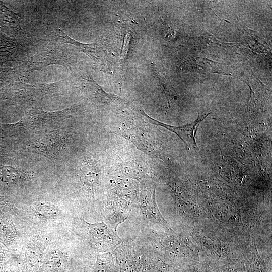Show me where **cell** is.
Listing matches in <instances>:
<instances>
[{"label":"cell","mask_w":272,"mask_h":272,"mask_svg":"<svg viewBox=\"0 0 272 272\" xmlns=\"http://www.w3.org/2000/svg\"><path fill=\"white\" fill-rule=\"evenodd\" d=\"M1 272H12V271L9 270L5 269L4 270L2 271Z\"/></svg>","instance_id":"obj_16"},{"label":"cell","mask_w":272,"mask_h":272,"mask_svg":"<svg viewBox=\"0 0 272 272\" xmlns=\"http://www.w3.org/2000/svg\"><path fill=\"white\" fill-rule=\"evenodd\" d=\"M79 108V105H73L62 110L54 112H47L39 108H33L16 123H0V138L15 137L28 130L58 123L70 117L78 111Z\"/></svg>","instance_id":"obj_1"},{"label":"cell","mask_w":272,"mask_h":272,"mask_svg":"<svg viewBox=\"0 0 272 272\" xmlns=\"http://www.w3.org/2000/svg\"><path fill=\"white\" fill-rule=\"evenodd\" d=\"M80 177L83 183L89 188H94L99 178V170L96 162L91 159L84 160L80 168Z\"/></svg>","instance_id":"obj_8"},{"label":"cell","mask_w":272,"mask_h":272,"mask_svg":"<svg viewBox=\"0 0 272 272\" xmlns=\"http://www.w3.org/2000/svg\"><path fill=\"white\" fill-rule=\"evenodd\" d=\"M68 259L58 250L49 252L42 259L38 272H66Z\"/></svg>","instance_id":"obj_7"},{"label":"cell","mask_w":272,"mask_h":272,"mask_svg":"<svg viewBox=\"0 0 272 272\" xmlns=\"http://www.w3.org/2000/svg\"><path fill=\"white\" fill-rule=\"evenodd\" d=\"M90 228V232L92 239L97 243L107 240L109 236H113L110 235L105 225L101 223H95L90 224L87 223Z\"/></svg>","instance_id":"obj_13"},{"label":"cell","mask_w":272,"mask_h":272,"mask_svg":"<svg viewBox=\"0 0 272 272\" xmlns=\"http://www.w3.org/2000/svg\"><path fill=\"white\" fill-rule=\"evenodd\" d=\"M132 108L138 112L146 116L151 123L157 126H162L175 133L184 143L186 148L190 151L198 149L195 138L196 129L199 124L211 113L209 112L207 114H200L198 112L197 117L193 122L186 125L176 126L156 120L148 116L142 110L138 109L134 106H133Z\"/></svg>","instance_id":"obj_3"},{"label":"cell","mask_w":272,"mask_h":272,"mask_svg":"<svg viewBox=\"0 0 272 272\" xmlns=\"http://www.w3.org/2000/svg\"><path fill=\"white\" fill-rule=\"evenodd\" d=\"M66 144V135L63 132L57 130L32 140L28 146L34 152L54 161L58 159Z\"/></svg>","instance_id":"obj_2"},{"label":"cell","mask_w":272,"mask_h":272,"mask_svg":"<svg viewBox=\"0 0 272 272\" xmlns=\"http://www.w3.org/2000/svg\"><path fill=\"white\" fill-rule=\"evenodd\" d=\"M35 213L39 217L52 219L58 217L60 210L56 205L48 202H43L36 206Z\"/></svg>","instance_id":"obj_11"},{"label":"cell","mask_w":272,"mask_h":272,"mask_svg":"<svg viewBox=\"0 0 272 272\" xmlns=\"http://www.w3.org/2000/svg\"><path fill=\"white\" fill-rule=\"evenodd\" d=\"M140 194V204L142 209L147 216L149 218L156 215L154 211L155 187L151 185L149 183L142 185Z\"/></svg>","instance_id":"obj_9"},{"label":"cell","mask_w":272,"mask_h":272,"mask_svg":"<svg viewBox=\"0 0 272 272\" xmlns=\"http://www.w3.org/2000/svg\"><path fill=\"white\" fill-rule=\"evenodd\" d=\"M56 33L62 41L76 46L89 56L97 65L103 67L108 66L109 63L107 53L97 43H82L70 38L60 29L57 30Z\"/></svg>","instance_id":"obj_5"},{"label":"cell","mask_w":272,"mask_h":272,"mask_svg":"<svg viewBox=\"0 0 272 272\" xmlns=\"http://www.w3.org/2000/svg\"><path fill=\"white\" fill-rule=\"evenodd\" d=\"M53 86L46 84L25 85L13 90L11 93L10 99L17 101H27L43 98L54 89Z\"/></svg>","instance_id":"obj_6"},{"label":"cell","mask_w":272,"mask_h":272,"mask_svg":"<svg viewBox=\"0 0 272 272\" xmlns=\"http://www.w3.org/2000/svg\"><path fill=\"white\" fill-rule=\"evenodd\" d=\"M87 97L92 101L103 105H118L125 104L123 98L112 93L106 92L92 78H85L82 85Z\"/></svg>","instance_id":"obj_4"},{"label":"cell","mask_w":272,"mask_h":272,"mask_svg":"<svg viewBox=\"0 0 272 272\" xmlns=\"http://www.w3.org/2000/svg\"><path fill=\"white\" fill-rule=\"evenodd\" d=\"M16 233L12 222L5 217H0V243L8 247L14 240Z\"/></svg>","instance_id":"obj_10"},{"label":"cell","mask_w":272,"mask_h":272,"mask_svg":"<svg viewBox=\"0 0 272 272\" xmlns=\"http://www.w3.org/2000/svg\"><path fill=\"white\" fill-rule=\"evenodd\" d=\"M152 69L156 78L160 82L161 88L163 89L169 104V98L174 97L175 91L169 78L154 63H152Z\"/></svg>","instance_id":"obj_12"},{"label":"cell","mask_w":272,"mask_h":272,"mask_svg":"<svg viewBox=\"0 0 272 272\" xmlns=\"http://www.w3.org/2000/svg\"><path fill=\"white\" fill-rule=\"evenodd\" d=\"M9 259L8 250L0 243V272L8 268Z\"/></svg>","instance_id":"obj_14"},{"label":"cell","mask_w":272,"mask_h":272,"mask_svg":"<svg viewBox=\"0 0 272 272\" xmlns=\"http://www.w3.org/2000/svg\"><path fill=\"white\" fill-rule=\"evenodd\" d=\"M11 207L8 198L4 195H0V213L7 211Z\"/></svg>","instance_id":"obj_15"}]
</instances>
